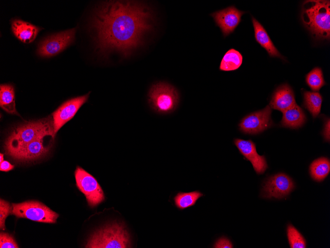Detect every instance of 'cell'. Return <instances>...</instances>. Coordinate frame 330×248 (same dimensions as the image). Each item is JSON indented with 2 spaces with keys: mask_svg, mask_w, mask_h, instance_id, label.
I'll return each instance as SVG.
<instances>
[{
  "mask_svg": "<svg viewBox=\"0 0 330 248\" xmlns=\"http://www.w3.org/2000/svg\"><path fill=\"white\" fill-rule=\"evenodd\" d=\"M92 26L100 50L118 51L127 57L153 29L154 13L149 6L138 1H106L95 10Z\"/></svg>",
  "mask_w": 330,
  "mask_h": 248,
  "instance_id": "cell-1",
  "label": "cell"
},
{
  "mask_svg": "<svg viewBox=\"0 0 330 248\" xmlns=\"http://www.w3.org/2000/svg\"><path fill=\"white\" fill-rule=\"evenodd\" d=\"M46 136L55 138L51 116L18 125L5 141L6 153L9 155L35 140Z\"/></svg>",
  "mask_w": 330,
  "mask_h": 248,
  "instance_id": "cell-2",
  "label": "cell"
},
{
  "mask_svg": "<svg viewBox=\"0 0 330 248\" xmlns=\"http://www.w3.org/2000/svg\"><path fill=\"white\" fill-rule=\"evenodd\" d=\"M301 20L306 28L318 39H330V0H306L301 9Z\"/></svg>",
  "mask_w": 330,
  "mask_h": 248,
  "instance_id": "cell-3",
  "label": "cell"
},
{
  "mask_svg": "<svg viewBox=\"0 0 330 248\" xmlns=\"http://www.w3.org/2000/svg\"><path fill=\"white\" fill-rule=\"evenodd\" d=\"M130 236L124 226L113 223L95 231L88 239L85 248H130Z\"/></svg>",
  "mask_w": 330,
  "mask_h": 248,
  "instance_id": "cell-4",
  "label": "cell"
},
{
  "mask_svg": "<svg viewBox=\"0 0 330 248\" xmlns=\"http://www.w3.org/2000/svg\"><path fill=\"white\" fill-rule=\"evenodd\" d=\"M148 102L151 108L157 113H170L178 105L179 93L171 84L159 82L150 88L148 93Z\"/></svg>",
  "mask_w": 330,
  "mask_h": 248,
  "instance_id": "cell-5",
  "label": "cell"
},
{
  "mask_svg": "<svg viewBox=\"0 0 330 248\" xmlns=\"http://www.w3.org/2000/svg\"><path fill=\"white\" fill-rule=\"evenodd\" d=\"M11 215L18 218H25L33 221L55 223L59 214L43 203L35 200L26 201L12 204Z\"/></svg>",
  "mask_w": 330,
  "mask_h": 248,
  "instance_id": "cell-6",
  "label": "cell"
},
{
  "mask_svg": "<svg viewBox=\"0 0 330 248\" xmlns=\"http://www.w3.org/2000/svg\"><path fill=\"white\" fill-rule=\"evenodd\" d=\"M74 174L76 186L84 194L90 207H94L104 200L103 190L92 175L79 166Z\"/></svg>",
  "mask_w": 330,
  "mask_h": 248,
  "instance_id": "cell-7",
  "label": "cell"
},
{
  "mask_svg": "<svg viewBox=\"0 0 330 248\" xmlns=\"http://www.w3.org/2000/svg\"><path fill=\"white\" fill-rule=\"evenodd\" d=\"M75 34L76 28H73L47 37L39 44L38 54L44 57L57 54L74 42Z\"/></svg>",
  "mask_w": 330,
  "mask_h": 248,
  "instance_id": "cell-8",
  "label": "cell"
},
{
  "mask_svg": "<svg viewBox=\"0 0 330 248\" xmlns=\"http://www.w3.org/2000/svg\"><path fill=\"white\" fill-rule=\"evenodd\" d=\"M271 111V108L268 105L261 110L246 116L239 124L240 130L245 134H256L267 129L272 124Z\"/></svg>",
  "mask_w": 330,
  "mask_h": 248,
  "instance_id": "cell-9",
  "label": "cell"
},
{
  "mask_svg": "<svg viewBox=\"0 0 330 248\" xmlns=\"http://www.w3.org/2000/svg\"><path fill=\"white\" fill-rule=\"evenodd\" d=\"M89 94L90 92L65 101L52 113L55 135L65 123L74 117L81 106L87 101Z\"/></svg>",
  "mask_w": 330,
  "mask_h": 248,
  "instance_id": "cell-10",
  "label": "cell"
},
{
  "mask_svg": "<svg viewBox=\"0 0 330 248\" xmlns=\"http://www.w3.org/2000/svg\"><path fill=\"white\" fill-rule=\"evenodd\" d=\"M294 188L292 180L287 175L280 173L270 177L265 182L262 190L264 198H282L288 196Z\"/></svg>",
  "mask_w": 330,
  "mask_h": 248,
  "instance_id": "cell-11",
  "label": "cell"
},
{
  "mask_svg": "<svg viewBox=\"0 0 330 248\" xmlns=\"http://www.w3.org/2000/svg\"><path fill=\"white\" fill-rule=\"evenodd\" d=\"M49 136H52L39 138L9 155L14 159L22 161H32L42 158L47 154L52 146V141L47 144L45 143V139Z\"/></svg>",
  "mask_w": 330,
  "mask_h": 248,
  "instance_id": "cell-12",
  "label": "cell"
},
{
  "mask_svg": "<svg viewBox=\"0 0 330 248\" xmlns=\"http://www.w3.org/2000/svg\"><path fill=\"white\" fill-rule=\"evenodd\" d=\"M245 13L246 12L238 9L234 6H230L211 13L210 15L220 29L223 36L226 37L234 31Z\"/></svg>",
  "mask_w": 330,
  "mask_h": 248,
  "instance_id": "cell-13",
  "label": "cell"
},
{
  "mask_svg": "<svg viewBox=\"0 0 330 248\" xmlns=\"http://www.w3.org/2000/svg\"><path fill=\"white\" fill-rule=\"evenodd\" d=\"M234 144L241 154L251 163L257 174H262L265 172L267 168L265 158L264 156L257 153L255 145L252 141L236 139Z\"/></svg>",
  "mask_w": 330,
  "mask_h": 248,
  "instance_id": "cell-14",
  "label": "cell"
},
{
  "mask_svg": "<svg viewBox=\"0 0 330 248\" xmlns=\"http://www.w3.org/2000/svg\"><path fill=\"white\" fill-rule=\"evenodd\" d=\"M295 104L292 89L288 84H283L274 92L269 105L271 108L283 112Z\"/></svg>",
  "mask_w": 330,
  "mask_h": 248,
  "instance_id": "cell-15",
  "label": "cell"
},
{
  "mask_svg": "<svg viewBox=\"0 0 330 248\" xmlns=\"http://www.w3.org/2000/svg\"><path fill=\"white\" fill-rule=\"evenodd\" d=\"M11 28L16 37L26 44L32 42L41 30L39 27L19 19L12 21Z\"/></svg>",
  "mask_w": 330,
  "mask_h": 248,
  "instance_id": "cell-16",
  "label": "cell"
},
{
  "mask_svg": "<svg viewBox=\"0 0 330 248\" xmlns=\"http://www.w3.org/2000/svg\"><path fill=\"white\" fill-rule=\"evenodd\" d=\"M251 19L254 28V37L256 42L267 50L271 57L283 58L275 47L263 26L253 17H252Z\"/></svg>",
  "mask_w": 330,
  "mask_h": 248,
  "instance_id": "cell-17",
  "label": "cell"
},
{
  "mask_svg": "<svg viewBox=\"0 0 330 248\" xmlns=\"http://www.w3.org/2000/svg\"><path fill=\"white\" fill-rule=\"evenodd\" d=\"M283 113V116L281 124L284 127L292 129L298 128L301 127L306 120L302 109L296 103Z\"/></svg>",
  "mask_w": 330,
  "mask_h": 248,
  "instance_id": "cell-18",
  "label": "cell"
},
{
  "mask_svg": "<svg viewBox=\"0 0 330 248\" xmlns=\"http://www.w3.org/2000/svg\"><path fill=\"white\" fill-rule=\"evenodd\" d=\"M0 106L7 113L19 115L15 107L14 90L12 85H0Z\"/></svg>",
  "mask_w": 330,
  "mask_h": 248,
  "instance_id": "cell-19",
  "label": "cell"
},
{
  "mask_svg": "<svg viewBox=\"0 0 330 248\" xmlns=\"http://www.w3.org/2000/svg\"><path fill=\"white\" fill-rule=\"evenodd\" d=\"M243 62L241 53L234 49L229 50L221 59L219 70L223 71L236 70L240 68Z\"/></svg>",
  "mask_w": 330,
  "mask_h": 248,
  "instance_id": "cell-20",
  "label": "cell"
},
{
  "mask_svg": "<svg viewBox=\"0 0 330 248\" xmlns=\"http://www.w3.org/2000/svg\"><path fill=\"white\" fill-rule=\"evenodd\" d=\"M309 170L311 176L314 180L321 181L330 172V160L326 157L318 158L311 164Z\"/></svg>",
  "mask_w": 330,
  "mask_h": 248,
  "instance_id": "cell-21",
  "label": "cell"
},
{
  "mask_svg": "<svg viewBox=\"0 0 330 248\" xmlns=\"http://www.w3.org/2000/svg\"><path fill=\"white\" fill-rule=\"evenodd\" d=\"M203 194L199 191L188 193H178L174 198L175 205L180 209H184L194 205Z\"/></svg>",
  "mask_w": 330,
  "mask_h": 248,
  "instance_id": "cell-22",
  "label": "cell"
},
{
  "mask_svg": "<svg viewBox=\"0 0 330 248\" xmlns=\"http://www.w3.org/2000/svg\"><path fill=\"white\" fill-rule=\"evenodd\" d=\"M322 102V98L319 93L304 92V106L314 118L316 117L320 112Z\"/></svg>",
  "mask_w": 330,
  "mask_h": 248,
  "instance_id": "cell-23",
  "label": "cell"
},
{
  "mask_svg": "<svg viewBox=\"0 0 330 248\" xmlns=\"http://www.w3.org/2000/svg\"><path fill=\"white\" fill-rule=\"evenodd\" d=\"M306 81L313 91H319L325 84L321 69L316 67L311 70L307 74Z\"/></svg>",
  "mask_w": 330,
  "mask_h": 248,
  "instance_id": "cell-24",
  "label": "cell"
},
{
  "mask_svg": "<svg viewBox=\"0 0 330 248\" xmlns=\"http://www.w3.org/2000/svg\"><path fill=\"white\" fill-rule=\"evenodd\" d=\"M287 236L291 248H305L306 241L302 235L292 225L287 227Z\"/></svg>",
  "mask_w": 330,
  "mask_h": 248,
  "instance_id": "cell-25",
  "label": "cell"
},
{
  "mask_svg": "<svg viewBox=\"0 0 330 248\" xmlns=\"http://www.w3.org/2000/svg\"><path fill=\"white\" fill-rule=\"evenodd\" d=\"M12 206L8 201L0 199V229L5 230V220L7 217L11 214Z\"/></svg>",
  "mask_w": 330,
  "mask_h": 248,
  "instance_id": "cell-26",
  "label": "cell"
},
{
  "mask_svg": "<svg viewBox=\"0 0 330 248\" xmlns=\"http://www.w3.org/2000/svg\"><path fill=\"white\" fill-rule=\"evenodd\" d=\"M0 248H18L19 246L12 235L1 232L0 234Z\"/></svg>",
  "mask_w": 330,
  "mask_h": 248,
  "instance_id": "cell-27",
  "label": "cell"
},
{
  "mask_svg": "<svg viewBox=\"0 0 330 248\" xmlns=\"http://www.w3.org/2000/svg\"><path fill=\"white\" fill-rule=\"evenodd\" d=\"M215 248H233L231 242L225 237H221L217 240L213 245Z\"/></svg>",
  "mask_w": 330,
  "mask_h": 248,
  "instance_id": "cell-28",
  "label": "cell"
},
{
  "mask_svg": "<svg viewBox=\"0 0 330 248\" xmlns=\"http://www.w3.org/2000/svg\"><path fill=\"white\" fill-rule=\"evenodd\" d=\"M14 167V165L11 164L6 160H3L0 163V170L4 172H8L12 170Z\"/></svg>",
  "mask_w": 330,
  "mask_h": 248,
  "instance_id": "cell-29",
  "label": "cell"
},
{
  "mask_svg": "<svg viewBox=\"0 0 330 248\" xmlns=\"http://www.w3.org/2000/svg\"><path fill=\"white\" fill-rule=\"evenodd\" d=\"M323 135L326 141H330V119L325 123Z\"/></svg>",
  "mask_w": 330,
  "mask_h": 248,
  "instance_id": "cell-30",
  "label": "cell"
},
{
  "mask_svg": "<svg viewBox=\"0 0 330 248\" xmlns=\"http://www.w3.org/2000/svg\"><path fill=\"white\" fill-rule=\"evenodd\" d=\"M3 154L0 153V163L3 161Z\"/></svg>",
  "mask_w": 330,
  "mask_h": 248,
  "instance_id": "cell-31",
  "label": "cell"
}]
</instances>
